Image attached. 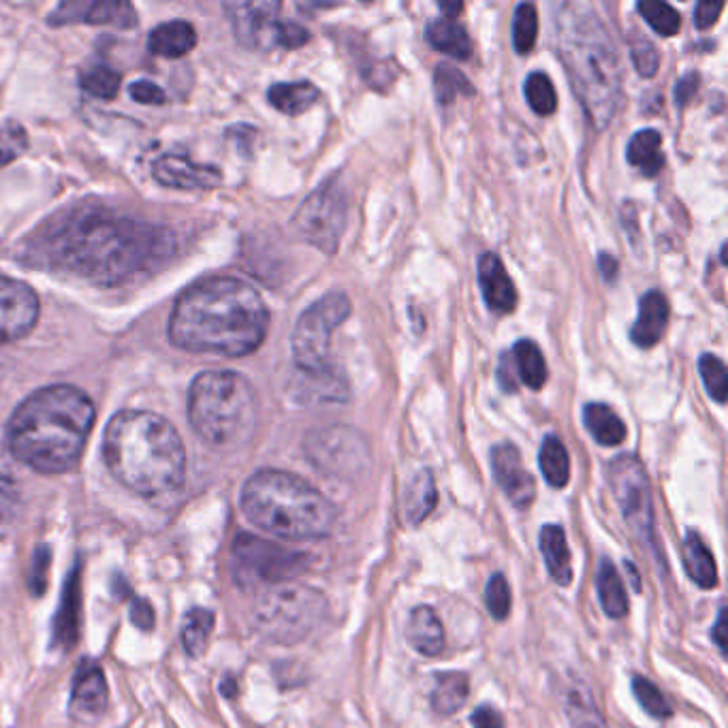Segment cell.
Wrapping results in <instances>:
<instances>
[{
    "label": "cell",
    "mask_w": 728,
    "mask_h": 728,
    "mask_svg": "<svg viewBox=\"0 0 728 728\" xmlns=\"http://www.w3.org/2000/svg\"><path fill=\"white\" fill-rule=\"evenodd\" d=\"M169 252L165 231L103 210L71 214L48 237L54 266L101 284H120L148 272Z\"/></svg>",
    "instance_id": "obj_1"
},
{
    "label": "cell",
    "mask_w": 728,
    "mask_h": 728,
    "mask_svg": "<svg viewBox=\"0 0 728 728\" xmlns=\"http://www.w3.org/2000/svg\"><path fill=\"white\" fill-rule=\"evenodd\" d=\"M268 325L266 301L250 284L212 276L195 282L177 297L169 337L190 353L244 357L263 344Z\"/></svg>",
    "instance_id": "obj_2"
},
{
    "label": "cell",
    "mask_w": 728,
    "mask_h": 728,
    "mask_svg": "<svg viewBox=\"0 0 728 728\" xmlns=\"http://www.w3.org/2000/svg\"><path fill=\"white\" fill-rule=\"evenodd\" d=\"M95 425L92 399L71 385H54L26 397L7 430L15 459L44 474L71 470Z\"/></svg>",
    "instance_id": "obj_3"
},
{
    "label": "cell",
    "mask_w": 728,
    "mask_h": 728,
    "mask_svg": "<svg viewBox=\"0 0 728 728\" xmlns=\"http://www.w3.org/2000/svg\"><path fill=\"white\" fill-rule=\"evenodd\" d=\"M556 48L590 124L605 131L621 99V60L609 28L590 2L560 4Z\"/></svg>",
    "instance_id": "obj_4"
},
{
    "label": "cell",
    "mask_w": 728,
    "mask_h": 728,
    "mask_svg": "<svg viewBox=\"0 0 728 728\" xmlns=\"http://www.w3.org/2000/svg\"><path fill=\"white\" fill-rule=\"evenodd\" d=\"M103 455L113 477L146 498L180 490L186 477L184 443L168 419L155 412H118L106 430Z\"/></svg>",
    "instance_id": "obj_5"
},
{
    "label": "cell",
    "mask_w": 728,
    "mask_h": 728,
    "mask_svg": "<svg viewBox=\"0 0 728 728\" xmlns=\"http://www.w3.org/2000/svg\"><path fill=\"white\" fill-rule=\"evenodd\" d=\"M239 503L248 521L286 541H319L336 530V506L291 472L259 470L246 481Z\"/></svg>",
    "instance_id": "obj_6"
},
{
    "label": "cell",
    "mask_w": 728,
    "mask_h": 728,
    "mask_svg": "<svg viewBox=\"0 0 728 728\" xmlns=\"http://www.w3.org/2000/svg\"><path fill=\"white\" fill-rule=\"evenodd\" d=\"M188 419L208 445L242 447L257 428V393L242 374L203 372L190 385Z\"/></svg>",
    "instance_id": "obj_7"
},
{
    "label": "cell",
    "mask_w": 728,
    "mask_h": 728,
    "mask_svg": "<svg viewBox=\"0 0 728 728\" xmlns=\"http://www.w3.org/2000/svg\"><path fill=\"white\" fill-rule=\"evenodd\" d=\"M328 616V599L308 585H270L252 605L250 624L268 641L293 645L308 639Z\"/></svg>",
    "instance_id": "obj_8"
},
{
    "label": "cell",
    "mask_w": 728,
    "mask_h": 728,
    "mask_svg": "<svg viewBox=\"0 0 728 728\" xmlns=\"http://www.w3.org/2000/svg\"><path fill=\"white\" fill-rule=\"evenodd\" d=\"M350 301L344 293L332 291L314 301L293 330L291 348L297 370L304 374H319L332 368L330 348L332 336L350 314Z\"/></svg>",
    "instance_id": "obj_9"
},
{
    "label": "cell",
    "mask_w": 728,
    "mask_h": 728,
    "mask_svg": "<svg viewBox=\"0 0 728 728\" xmlns=\"http://www.w3.org/2000/svg\"><path fill=\"white\" fill-rule=\"evenodd\" d=\"M308 554L288 550L255 534H237L233 541V572L239 585H281L308 568Z\"/></svg>",
    "instance_id": "obj_10"
},
{
    "label": "cell",
    "mask_w": 728,
    "mask_h": 728,
    "mask_svg": "<svg viewBox=\"0 0 728 728\" xmlns=\"http://www.w3.org/2000/svg\"><path fill=\"white\" fill-rule=\"evenodd\" d=\"M224 11L239 44L250 50H295L310 39L304 26L279 20L281 2H226Z\"/></svg>",
    "instance_id": "obj_11"
},
{
    "label": "cell",
    "mask_w": 728,
    "mask_h": 728,
    "mask_svg": "<svg viewBox=\"0 0 728 728\" xmlns=\"http://www.w3.org/2000/svg\"><path fill=\"white\" fill-rule=\"evenodd\" d=\"M348 199L336 177L319 186L295 212L293 231L325 255H336L346 229Z\"/></svg>",
    "instance_id": "obj_12"
},
{
    "label": "cell",
    "mask_w": 728,
    "mask_h": 728,
    "mask_svg": "<svg viewBox=\"0 0 728 728\" xmlns=\"http://www.w3.org/2000/svg\"><path fill=\"white\" fill-rule=\"evenodd\" d=\"M304 451L319 472L340 481H355L370 468V447L366 439L346 425L310 432Z\"/></svg>",
    "instance_id": "obj_13"
},
{
    "label": "cell",
    "mask_w": 728,
    "mask_h": 728,
    "mask_svg": "<svg viewBox=\"0 0 728 728\" xmlns=\"http://www.w3.org/2000/svg\"><path fill=\"white\" fill-rule=\"evenodd\" d=\"M624 521L641 543L654 541V501L645 466L637 455H617L607 470Z\"/></svg>",
    "instance_id": "obj_14"
},
{
    "label": "cell",
    "mask_w": 728,
    "mask_h": 728,
    "mask_svg": "<svg viewBox=\"0 0 728 728\" xmlns=\"http://www.w3.org/2000/svg\"><path fill=\"white\" fill-rule=\"evenodd\" d=\"M39 319V299L24 282L0 276V344L28 336Z\"/></svg>",
    "instance_id": "obj_15"
},
{
    "label": "cell",
    "mask_w": 728,
    "mask_h": 728,
    "mask_svg": "<svg viewBox=\"0 0 728 728\" xmlns=\"http://www.w3.org/2000/svg\"><path fill=\"white\" fill-rule=\"evenodd\" d=\"M492 470L510 505L515 508H528L534 503L536 483L534 477L526 470L519 448L510 443L492 448Z\"/></svg>",
    "instance_id": "obj_16"
},
{
    "label": "cell",
    "mask_w": 728,
    "mask_h": 728,
    "mask_svg": "<svg viewBox=\"0 0 728 728\" xmlns=\"http://www.w3.org/2000/svg\"><path fill=\"white\" fill-rule=\"evenodd\" d=\"M71 714L75 720L92 725L103 718L108 710V681L99 665L84 661L73 679Z\"/></svg>",
    "instance_id": "obj_17"
},
{
    "label": "cell",
    "mask_w": 728,
    "mask_h": 728,
    "mask_svg": "<svg viewBox=\"0 0 728 728\" xmlns=\"http://www.w3.org/2000/svg\"><path fill=\"white\" fill-rule=\"evenodd\" d=\"M155 177L175 190H210L223 182V175L217 168L199 165L184 155H163L155 163Z\"/></svg>",
    "instance_id": "obj_18"
},
{
    "label": "cell",
    "mask_w": 728,
    "mask_h": 728,
    "mask_svg": "<svg viewBox=\"0 0 728 728\" xmlns=\"http://www.w3.org/2000/svg\"><path fill=\"white\" fill-rule=\"evenodd\" d=\"M52 24H112L118 28H133L137 24L135 9L128 2L99 0V2H62L50 15Z\"/></svg>",
    "instance_id": "obj_19"
},
{
    "label": "cell",
    "mask_w": 728,
    "mask_h": 728,
    "mask_svg": "<svg viewBox=\"0 0 728 728\" xmlns=\"http://www.w3.org/2000/svg\"><path fill=\"white\" fill-rule=\"evenodd\" d=\"M479 286L488 308L496 314H508L517 306V291L506 274L503 261L496 255H483L479 259Z\"/></svg>",
    "instance_id": "obj_20"
},
{
    "label": "cell",
    "mask_w": 728,
    "mask_h": 728,
    "mask_svg": "<svg viewBox=\"0 0 728 728\" xmlns=\"http://www.w3.org/2000/svg\"><path fill=\"white\" fill-rule=\"evenodd\" d=\"M669 325V301L661 291H650L639 301V317L630 330V340L641 348L656 346Z\"/></svg>",
    "instance_id": "obj_21"
},
{
    "label": "cell",
    "mask_w": 728,
    "mask_h": 728,
    "mask_svg": "<svg viewBox=\"0 0 728 728\" xmlns=\"http://www.w3.org/2000/svg\"><path fill=\"white\" fill-rule=\"evenodd\" d=\"M79 612H82V568L77 564L64 583L60 609L54 621V643L58 647L69 650L75 645L79 634Z\"/></svg>",
    "instance_id": "obj_22"
},
{
    "label": "cell",
    "mask_w": 728,
    "mask_h": 728,
    "mask_svg": "<svg viewBox=\"0 0 728 728\" xmlns=\"http://www.w3.org/2000/svg\"><path fill=\"white\" fill-rule=\"evenodd\" d=\"M408 643L423 656H439L445 650V628L432 607H417L406 621Z\"/></svg>",
    "instance_id": "obj_23"
},
{
    "label": "cell",
    "mask_w": 728,
    "mask_h": 728,
    "mask_svg": "<svg viewBox=\"0 0 728 728\" xmlns=\"http://www.w3.org/2000/svg\"><path fill=\"white\" fill-rule=\"evenodd\" d=\"M439 503L436 483L430 470L417 472L402 492V519L408 526H419Z\"/></svg>",
    "instance_id": "obj_24"
},
{
    "label": "cell",
    "mask_w": 728,
    "mask_h": 728,
    "mask_svg": "<svg viewBox=\"0 0 728 728\" xmlns=\"http://www.w3.org/2000/svg\"><path fill=\"white\" fill-rule=\"evenodd\" d=\"M195 44H197L195 28L184 20H173L157 26L148 39L150 52L163 58L186 57L195 48Z\"/></svg>",
    "instance_id": "obj_25"
},
{
    "label": "cell",
    "mask_w": 728,
    "mask_h": 728,
    "mask_svg": "<svg viewBox=\"0 0 728 728\" xmlns=\"http://www.w3.org/2000/svg\"><path fill=\"white\" fill-rule=\"evenodd\" d=\"M539 545H541L545 564H547L550 577L562 588H568L572 583V560H570L566 534L560 526H554V523L545 526L541 530Z\"/></svg>",
    "instance_id": "obj_26"
},
{
    "label": "cell",
    "mask_w": 728,
    "mask_h": 728,
    "mask_svg": "<svg viewBox=\"0 0 728 728\" xmlns=\"http://www.w3.org/2000/svg\"><path fill=\"white\" fill-rule=\"evenodd\" d=\"M683 566L688 577L703 590L718 585V568L712 552L696 532H688L683 541Z\"/></svg>",
    "instance_id": "obj_27"
},
{
    "label": "cell",
    "mask_w": 728,
    "mask_h": 728,
    "mask_svg": "<svg viewBox=\"0 0 728 728\" xmlns=\"http://www.w3.org/2000/svg\"><path fill=\"white\" fill-rule=\"evenodd\" d=\"M583 423L592 439L603 447H617L626 441V425L607 404H585Z\"/></svg>",
    "instance_id": "obj_28"
},
{
    "label": "cell",
    "mask_w": 728,
    "mask_h": 728,
    "mask_svg": "<svg viewBox=\"0 0 728 728\" xmlns=\"http://www.w3.org/2000/svg\"><path fill=\"white\" fill-rule=\"evenodd\" d=\"M628 163L641 169L647 177H654L665 168L663 157V135L656 128H643L634 133L626 150Z\"/></svg>",
    "instance_id": "obj_29"
},
{
    "label": "cell",
    "mask_w": 728,
    "mask_h": 728,
    "mask_svg": "<svg viewBox=\"0 0 728 728\" xmlns=\"http://www.w3.org/2000/svg\"><path fill=\"white\" fill-rule=\"evenodd\" d=\"M428 41L432 48L455 60H468L472 57V41L466 28L457 20L445 15L428 26Z\"/></svg>",
    "instance_id": "obj_30"
},
{
    "label": "cell",
    "mask_w": 728,
    "mask_h": 728,
    "mask_svg": "<svg viewBox=\"0 0 728 728\" xmlns=\"http://www.w3.org/2000/svg\"><path fill=\"white\" fill-rule=\"evenodd\" d=\"M468 694H470L468 675L457 671L436 673L432 690V707L439 714L451 716L459 712L468 701Z\"/></svg>",
    "instance_id": "obj_31"
},
{
    "label": "cell",
    "mask_w": 728,
    "mask_h": 728,
    "mask_svg": "<svg viewBox=\"0 0 728 728\" xmlns=\"http://www.w3.org/2000/svg\"><path fill=\"white\" fill-rule=\"evenodd\" d=\"M268 99L279 112L299 115L308 112L319 101V90L310 82H284L270 88Z\"/></svg>",
    "instance_id": "obj_32"
},
{
    "label": "cell",
    "mask_w": 728,
    "mask_h": 728,
    "mask_svg": "<svg viewBox=\"0 0 728 728\" xmlns=\"http://www.w3.org/2000/svg\"><path fill=\"white\" fill-rule=\"evenodd\" d=\"M513 361H515V368H517V374H519V381L539 392L545 387L547 383V363H545V357L541 353V348L530 342V340H519L515 346H513Z\"/></svg>",
    "instance_id": "obj_33"
},
{
    "label": "cell",
    "mask_w": 728,
    "mask_h": 728,
    "mask_svg": "<svg viewBox=\"0 0 728 728\" xmlns=\"http://www.w3.org/2000/svg\"><path fill=\"white\" fill-rule=\"evenodd\" d=\"M596 588H599V599L605 609V614L614 619H621L628 614V596L624 581L616 570V566L609 560H603L599 568L596 577Z\"/></svg>",
    "instance_id": "obj_34"
},
{
    "label": "cell",
    "mask_w": 728,
    "mask_h": 728,
    "mask_svg": "<svg viewBox=\"0 0 728 728\" xmlns=\"http://www.w3.org/2000/svg\"><path fill=\"white\" fill-rule=\"evenodd\" d=\"M539 464L543 470L545 481L562 490L568 485L570 479V459H568V451L564 447L558 436H547L541 445V453H539Z\"/></svg>",
    "instance_id": "obj_35"
},
{
    "label": "cell",
    "mask_w": 728,
    "mask_h": 728,
    "mask_svg": "<svg viewBox=\"0 0 728 728\" xmlns=\"http://www.w3.org/2000/svg\"><path fill=\"white\" fill-rule=\"evenodd\" d=\"M214 628V614L201 607L190 609L182 621V643L190 658H199L206 652L210 632Z\"/></svg>",
    "instance_id": "obj_36"
},
{
    "label": "cell",
    "mask_w": 728,
    "mask_h": 728,
    "mask_svg": "<svg viewBox=\"0 0 728 728\" xmlns=\"http://www.w3.org/2000/svg\"><path fill=\"white\" fill-rule=\"evenodd\" d=\"M523 92H526V101L532 108V112H536L539 115H552L558 110L556 88L545 73H541V71L530 73L526 84H523Z\"/></svg>",
    "instance_id": "obj_37"
},
{
    "label": "cell",
    "mask_w": 728,
    "mask_h": 728,
    "mask_svg": "<svg viewBox=\"0 0 728 728\" xmlns=\"http://www.w3.org/2000/svg\"><path fill=\"white\" fill-rule=\"evenodd\" d=\"M639 13L647 22V26L658 33L661 37H673L681 28V15L671 4L663 0H641L637 4Z\"/></svg>",
    "instance_id": "obj_38"
},
{
    "label": "cell",
    "mask_w": 728,
    "mask_h": 728,
    "mask_svg": "<svg viewBox=\"0 0 728 728\" xmlns=\"http://www.w3.org/2000/svg\"><path fill=\"white\" fill-rule=\"evenodd\" d=\"M434 86H436V99L441 106H451L461 95H472V86L466 79V75L447 62L436 66Z\"/></svg>",
    "instance_id": "obj_39"
},
{
    "label": "cell",
    "mask_w": 728,
    "mask_h": 728,
    "mask_svg": "<svg viewBox=\"0 0 728 728\" xmlns=\"http://www.w3.org/2000/svg\"><path fill=\"white\" fill-rule=\"evenodd\" d=\"M536 35H539V15L534 4H519L515 11V20H513V46L517 50V54H528L534 44H536Z\"/></svg>",
    "instance_id": "obj_40"
},
{
    "label": "cell",
    "mask_w": 728,
    "mask_h": 728,
    "mask_svg": "<svg viewBox=\"0 0 728 728\" xmlns=\"http://www.w3.org/2000/svg\"><path fill=\"white\" fill-rule=\"evenodd\" d=\"M82 88L97 97V99H112L118 95L120 90V73L113 71L112 66H106V64H97V66H90L82 73Z\"/></svg>",
    "instance_id": "obj_41"
},
{
    "label": "cell",
    "mask_w": 728,
    "mask_h": 728,
    "mask_svg": "<svg viewBox=\"0 0 728 728\" xmlns=\"http://www.w3.org/2000/svg\"><path fill=\"white\" fill-rule=\"evenodd\" d=\"M566 712L575 728H607L601 712L596 710L590 694L581 690H570L566 701Z\"/></svg>",
    "instance_id": "obj_42"
},
{
    "label": "cell",
    "mask_w": 728,
    "mask_h": 728,
    "mask_svg": "<svg viewBox=\"0 0 728 728\" xmlns=\"http://www.w3.org/2000/svg\"><path fill=\"white\" fill-rule=\"evenodd\" d=\"M699 372H701L703 385H705L707 393L712 395V399H716L718 404H725L728 393V374L725 361L716 355H703L699 359Z\"/></svg>",
    "instance_id": "obj_43"
},
{
    "label": "cell",
    "mask_w": 728,
    "mask_h": 728,
    "mask_svg": "<svg viewBox=\"0 0 728 728\" xmlns=\"http://www.w3.org/2000/svg\"><path fill=\"white\" fill-rule=\"evenodd\" d=\"M632 692L639 701V705L654 718L658 720H665V718H671L673 710L669 705V701L665 699V694L645 677H634L632 679Z\"/></svg>",
    "instance_id": "obj_44"
},
{
    "label": "cell",
    "mask_w": 728,
    "mask_h": 728,
    "mask_svg": "<svg viewBox=\"0 0 728 728\" xmlns=\"http://www.w3.org/2000/svg\"><path fill=\"white\" fill-rule=\"evenodd\" d=\"M17 505H20V481L4 448L0 447V521L13 517Z\"/></svg>",
    "instance_id": "obj_45"
},
{
    "label": "cell",
    "mask_w": 728,
    "mask_h": 728,
    "mask_svg": "<svg viewBox=\"0 0 728 728\" xmlns=\"http://www.w3.org/2000/svg\"><path fill=\"white\" fill-rule=\"evenodd\" d=\"M28 148V135L24 126L9 120L0 124V168L9 165Z\"/></svg>",
    "instance_id": "obj_46"
},
{
    "label": "cell",
    "mask_w": 728,
    "mask_h": 728,
    "mask_svg": "<svg viewBox=\"0 0 728 728\" xmlns=\"http://www.w3.org/2000/svg\"><path fill=\"white\" fill-rule=\"evenodd\" d=\"M485 607L490 616L503 621L510 614V588L505 575L496 572L485 588Z\"/></svg>",
    "instance_id": "obj_47"
},
{
    "label": "cell",
    "mask_w": 728,
    "mask_h": 728,
    "mask_svg": "<svg viewBox=\"0 0 728 728\" xmlns=\"http://www.w3.org/2000/svg\"><path fill=\"white\" fill-rule=\"evenodd\" d=\"M630 57H632V62H634L639 75H643V77H654L656 75L661 57H658V50L650 41H645V39L634 41L630 46Z\"/></svg>",
    "instance_id": "obj_48"
},
{
    "label": "cell",
    "mask_w": 728,
    "mask_h": 728,
    "mask_svg": "<svg viewBox=\"0 0 728 728\" xmlns=\"http://www.w3.org/2000/svg\"><path fill=\"white\" fill-rule=\"evenodd\" d=\"M52 564V556H50V547L41 545L35 550V558H33V568H30V590L35 596H41L46 592L48 585V570Z\"/></svg>",
    "instance_id": "obj_49"
},
{
    "label": "cell",
    "mask_w": 728,
    "mask_h": 728,
    "mask_svg": "<svg viewBox=\"0 0 728 728\" xmlns=\"http://www.w3.org/2000/svg\"><path fill=\"white\" fill-rule=\"evenodd\" d=\"M133 101L141 103V106H163L165 103V92L161 86H157L155 82H148V79H139V82H133L131 88H128Z\"/></svg>",
    "instance_id": "obj_50"
},
{
    "label": "cell",
    "mask_w": 728,
    "mask_h": 728,
    "mask_svg": "<svg viewBox=\"0 0 728 728\" xmlns=\"http://www.w3.org/2000/svg\"><path fill=\"white\" fill-rule=\"evenodd\" d=\"M723 9H725V2L701 0V2L694 7V26H696L699 30H707V28H712V26L718 22Z\"/></svg>",
    "instance_id": "obj_51"
},
{
    "label": "cell",
    "mask_w": 728,
    "mask_h": 728,
    "mask_svg": "<svg viewBox=\"0 0 728 728\" xmlns=\"http://www.w3.org/2000/svg\"><path fill=\"white\" fill-rule=\"evenodd\" d=\"M131 619L139 630H152L155 626V609L144 599H133L131 605Z\"/></svg>",
    "instance_id": "obj_52"
},
{
    "label": "cell",
    "mask_w": 728,
    "mask_h": 728,
    "mask_svg": "<svg viewBox=\"0 0 728 728\" xmlns=\"http://www.w3.org/2000/svg\"><path fill=\"white\" fill-rule=\"evenodd\" d=\"M699 82L701 77L696 73H686L677 84H675V101L683 108L690 103V99L696 95L699 90Z\"/></svg>",
    "instance_id": "obj_53"
},
{
    "label": "cell",
    "mask_w": 728,
    "mask_h": 728,
    "mask_svg": "<svg viewBox=\"0 0 728 728\" xmlns=\"http://www.w3.org/2000/svg\"><path fill=\"white\" fill-rule=\"evenodd\" d=\"M470 720H472L474 728H505L503 716L494 707H488V705L477 707L474 714L470 716Z\"/></svg>",
    "instance_id": "obj_54"
},
{
    "label": "cell",
    "mask_w": 728,
    "mask_h": 728,
    "mask_svg": "<svg viewBox=\"0 0 728 728\" xmlns=\"http://www.w3.org/2000/svg\"><path fill=\"white\" fill-rule=\"evenodd\" d=\"M712 637H714L716 645L720 647L723 656H727V609L725 607L718 614V621H716V626L712 630Z\"/></svg>",
    "instance_id": "obj_55"
},
{
    "label": "cell",
    "mask_w": 728,
    "mask_h": 728,
    "mask_svg": "<svg viewBox=\"0 0 728 728\" xmlns=\"http://www.w3.org/2000/svg\"><path fill=\"white\" fill-rule=\"evenodd\" d=\"M599 266H601V272L605 276V281H616L617 276V261L612 257V255H601L599 259Z\"/></svg>",
    "instance_id": "obj_56"
},
{
    "label": "cell",
    "mask_w": 728,
    "mask_h": 728,
    "mask_svg": "<svg viewBox=\"0 0 728 728\" xmlns=\"http://www.w3.org/2000/svg\"><path fill=\"white\" fill-rule=\"evenodd\" d=\"M626 570H628V575H630V579H632V588L639 592V590H641V581H639V572H637V568H634L630 562H626Z\"/></svg>",
    "instance_id": "obj_57"
},
{
    "label": "cell",
    "mask_w": 728,
    "mask_h": 728,
    "mask_svg": "<svg viewBox=\"0 0 728 728\" xmlns=\"http://www.w3.org/2000/svg\"><path fill=\"white\" fill-rule=\"evenodd\" d=\"M223 690H226V692H223V694H226V696H233V694H235V681H229L226 686L223 683Z\"/></svg>",
    "instance_id": "obj_58"
}]
</instances>
